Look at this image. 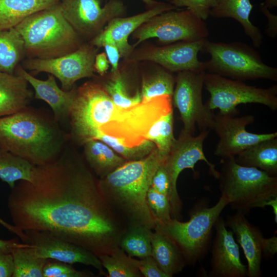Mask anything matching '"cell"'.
Wrapping results in <instances>:
<instances>
[{
	"label": "cell",
	"mask_w": 277,
	"mask_h": 277,
	"mask_svg": "<svg viewBox=\"0 0 277 277\" xmlns=\"http://www.w3.org/2000/svg\"><path fill=\"white\" fill-rule=\"evenodd\" d=\"M228 205L221 195L215 205L200 206L185 222L175 218L166 222L156 221L154 230L166 235L179 248L187 264L194 265L207 254L211 244L212 228L224 209Z\"/></svg>",
	"instance_id": "obj_8"
},
{
	"label": "cell",
	"mask_w": 277,
	"mask_h": 277,
	"mask_svg": "<svg viewBox=\"0 0 277 277\" xmlns=\"http://www.w3.org/2000/svg\"><path fill=\"white\" fill-rule=\"evenodd\" d=\"M253 5L250 0H222L210 9L209 15L214 17H230L243 27L245 34L251 39L253 46L259 48L263 43V35L260 29L250 20Z\"/></svg>",
	"instance_id": "obj_23"
},
{
	"label": "cell",
	"mask_w": 277,
	"mask_h": 277,
	"mask_svg": "<svg viewBox=\"0 0 277 277\" xmlns=\"http://www.w3.org/2000/svg\"><path fill=\"white\" fill-rule=\"evenodd\" d=\"M109 277H141L142 274L121 248L111 254L98 256Z\"/></svg>",
	"instance_id": "obj_35"
},
{
	"label": "cell",
	"mask_w": 277,
	"mask_h": 277,
	"mask_svg": "<svg viewBox=\"0 0 277 277\" xmlns=\"http://www.w3.org/2000/svg\"><path fill=\"white\" fill-rule=\"evenodd\" d=\"M25 243L31 246L34 253L45 259H51L69 264L81 263L91 266L105 275L97 256L87 250L45 231H24Z\"/></svg>",
	"instance_id": "obj_17"
},
{
	"label": "cell",
	"mask_w": 277,
	"mask_h": 277,
	"mask_svg": "<svg viewBox=\"0 0 277 277\" xmlns=\"http://www.w3.org/2000/svg\"><path fill=\"white\" fill-rule=\"evenodd\" d=\"M62 12L84 42L99 34L112 19L124 16L126 6L122 0H109L102 6L100 0H61Z\"/></svg>",
	"instance_id": "obj_14"
},
{
	"label": "cell",
	"mask_w": 277,
	"mask_h": 277,
	"mask_svg": "<svg viewBox=\"0 0 277 277\" xmlns=\"http://www.w3.org/2000/svg\"><path fill=\"white\" fill-rule=\"evenodd\" d=\"M59 3L32 14L15 27L24 41L27 58L59 57L84 43L64 16Z\"/></svg>",
	"instance_id": "obj_4"
},
{
	"label": "cell",
	"mask_w": 277,
	"mask_h": 277,
	"mask_svg": "<svg viewBox=\"0 0 277 277\" xmlns=\"http://www.w3.org/2000/svg\"><path fill=\"white\" fill-rule=\"evenodd\" d=\"M277 252V237L275 234L270 238H263L262 254L266 258L273 256Z\"/></svg>",
	"instance_id": "obj_46"
},
{
	"label": "cell",
	"mask_w": 277,
	"mask_h": 277,
	"mask_svg": "<svg viewBox=\"0 0 277 277\" xmlns=\"http://www.w3.org/2000/svg\"><path fill=\"white\" fill-rule=\"evenodd\" d=\"M234 159L241 166L256 168L271 176H276L277 138L261 141L243 151Z\"/></svg>",
	"instance_id": "obj_27"
},
{
	"label": "cell",
	"mask_w": 277,
	"mask_h": 277,
	"mask_svg": "<svg viewBox=\"0 0 277 277\" xmlns=\"http://www.w3.org/2000/svg\"><path fill=\"white\" fill-rule=\"evenodd\" d=\"M30 246H31L27 243L23 242H19L17 239L8 240L0 239V251L6 252L11 253L15 249Z\"/></svg>",
	"instance_id": "obj_47"
},
{
	"label": "cell",
	"mask_w": 277,
	"mask_h": 277,
	"mask_svg": "<svg viewBox=\"0 0 277 277\" xmlns=\"http://www.w3.org/2000/svg\"><path fill=\"white\" fill-rule=\"evenodd\" d=\"M270 206L272 207L274 215V222L277 223V197L268 201L266 203V206Z\"/></svg>",
	"instance_id": "obj_49"
},
{
	"label": "cell",
	"mask_w": 277,
	"mask_h": 277,
	"mask_svg": "<svg viewBox=\"0 0 277 277\" xmlns=\"http://www.w3.org/2000/svg\"><path fill=\"white\" fill-rule=\"evenodd\" d=\"M260 9L267 19V24L265 32L270 37L277 36V16L271 13L263 3L260 5Z\"/></svg>",
	"instance_id": "obj_44"
},
{
	"label": "cell",
	"mask_w": 277,
	"mask_h": 277,
	"mask_svg": "<svg viewBox=\"0 0 277 277\" xmlns=\"http://www.w3.org/2000/svg\"><path fill=\"white\" fill-rule=\"evenodd\" d=\"M145 140L153 143L159 153L167 156L175 140L173 135V110L160 117L151 125L145 135Z\"/></svg>",
	"instance_id": "obj_34"
},
{
	"label": "cell",
	"mask_w": 277,
	"mask_h": 277,
	"mask_svg": "<svg viewBox=\"0 0 277 277\" xmlns=\"http://www.w3.org/2000/svg\"><path fill=\"white\" fill-rule=\"evenodd\" d=\"M8 207L19 229L48 232L98 256L120 248L128 226L103 195L84 157L68 148L35 166L30 181L12 188Z\"/></svg>",
	"instance_id": "obj_1"
},
{
	"label": "cell",
	"mask_w": 277,
	"mask_h": 277,
	"mask_svg": "<svg viewBox=\"0 0 277 277\" xmlns=\"http://www.w3.org/2000/svg\"><path fill=\"white\" fill-rule=\"evenodd\" d=\"M0 224L10 232L16 235L23 242H25L27 236L24 231L19 229L14 225L10 224L0 217Z\"/></svg>",
	"instance_id": "obj_48"
},
{
	"label": "cell",
	"mask_w": 277,
	"mask_h": 277,
	"mask_svg": "<svg viewBox=\"0 0 277 277\" xmlns=\"http://www.w3.org/2000/svg\"><path fill=\"white\" fill-rule=\"evenodd\" d=\"M225 224L232 230L242 248L248 264L247 276L260 277L264 238L262 232L248 221L245 214L239 212L228 215Z\"/></svg>",
	"instance_id": "obj_21"
},
{
	"label": "cell",
	"mask_w": 277,
	"mask_h": 277,
	"mask_svg": "<svg viewBox=\"0 0 277 277\" xmlns=\"http://www.w3.org/2000/svg\"><path fill=\"white\" fill-rule=\"evenodd\" d=\"M109 95L114 104L122 108H128L142 102L140 91L130 94L128 85L120 66L117 71L110 72V76L103 82H98Z\"/></svg>",
	"instance_id": "obj_30"
},
{
	"label": "cell",
	"mask_w": 277,
	"mask_h": 277,
	"mask_svg": "<svg viewBox=\"0 0 277 277\" xmlns=\"http://www.w3.org/2000/svg\"><path fill=\"white\" fill-rule=\"evenodd\" d=\"M98 50V48L89 42H84L74 51L59 57L27 58L22 66L34 74L46 72L53 75L60 81L62 89L69 91L79 80L96 76L94 62Z\"/></svg>",
	"instance_id": "obj_13"
},
{
	"label": "cell",
	"mask_w": 277,
	"mask_h": 277,
	"mask_svg": "<svg viewBox=\"0 0 277 277\" xmlns=\"http://www.w3.org/2000/svg\"><path fill=\"white\" fill-rule=\"evenodd\" d=\"M252 115L235 116L213 114L210 129L219 137L215 155L226 159L235 157L245 150L263 141L277 137V132L258 134L249 132L246 127L254 121Z\"/></svg>",
	"instance_id": "obj_15"
},
{
	"label": "cell",
	"mask_w": 277,
	"mask_h": 277,
	"mask_svg": "<svg viewBox=\"0 0 277 277\" xmlns=\"http://www.w3.org/2000/svg\"><path fill=\"white\" fill-rule=\"evenodd\" d=\"M177 8L167 2H160L155 6L144 12L129 17H117L112 19L103 30L89 43L100 48L105 42H110L117 47L121 57L127 58L134 49L129 44L128 37L141 25L153 16L162 12L176 9Z\"/></svg>",
	"instance_id": "obj_18"
},
{
	"label": "cell",
	"mask_w": 277,
	"mask_h": 277,
	"mask_svg": "<svg viewBox=\"0 0 277 277\" xmlns=\"http://www.w3.org/2000/svg\"><path fill=\"white\" fill-rule=\"evenodd\" d=\"M222 0H208L210 8H213L216 6Z\"/></svg>",
	"instance_id": "obj_52"
},
{
	"label": "cell",
	"mask_w": 277,
	"mask_h": 277,
	"mask_svg": "<svg viewBox=\"0 0 277 277\" xmlns=\"http://www.w3.org/2000/svg\"><path fill=\"white\" fill-rule=\"evenodd\" d=\"M83 146L84 158L98 179L106 176L127 161L101 141L91 140Z\"/></svg>",
	"instance_id": "obj_25"
},
{
	"label": "cell",
	"mask_w": 277,
	"mask_h": 277,
	"mask_svg": "<svg viewBox=\"0 0 277 277\" xmlns=\"http://www.w3.org/2000/svg\"><path fill=\"white\" fill-rule=\"evenodd\" d=\"M110 64L105 52L97 53L94 62V72L100 76H104L109 68Z\"/></svg>",
	"instance_id": "obj_45"
},
{
	"label": "cell",
	"mask_w": 277,
	"mask_h": 277,
	"mask_svg": "<svg viewBox=\"0 0 277 277\" xmlns=\"http://www.w3.org/2000/svg\"><path fill=\"white\" fill-rule=\"evenodd\" d=\"M29 84L15 73H0V117L28 106L33 97Z\"/></svg>",
	"instance_id": "obj_22"
},
{
	"label": "cell",
	"mask_w": 277,
	"mask_h": 277,
	"mask_svg": "<svg viewBox=\"0 0 277 277\" xmlns=\"http://www.w3.org/2000/svg\"><path fill=\"white\" fill-rule=\"evenodd\" d=\"M34 167L22 158L0 149V179L11 189L17 182L30 181Z\"/></svg>",
	"instance_id": "obj_31"
},
{
	"label": "cell",
	"mask_w": 277,
	"mask_h": 277,
	"mask_svg": "<svg viewBox=\"0 0 277 277\" xmlns=\"http://www.w3.org/2000/svg\"><path fill=\"white\" fill-rule=\"evenodd\" d=\"M164 161L160 165L153 175L151 187L156 191L166 195L169 199L171 182Z\"/></svg>",
	"instance_id": "obj_41"
},
{
	"label": "cell",
	"mask_w": 277,
	"mask_h": 277,
	"mask_svg": "<svg viewBox=\"0 0 277 277\" xmlns=\"http://www.w3.org/2000/svg\"><path fill=\"white\" fill-rule=\"evenodd\" d=\"M166 157L155 147L145 157L126 161L98 179L106 200L128 227L139 225L154 229L156 219L148 205L147 194L153 175Z\"/></svg>",
	"instance_id": "obj_3"
},
{
	"label": "cell",
	"mask_w": 277,
	"mask_h": 277,
	"mask_svg": "<svg viewBox=\"0 0 277 277\" xmlns=\"http://www.w3.org/2000/svg\"><path fill=\"white\" fill-rule=\"evenodd\" d=\"M61 0H0V30L15 28L29 16Z\"/></svg>",
	"instance_id": "obj_26"
},
{
	"label": "cell",
	"mask_w": 277,
	"mask_h": 277,
	"mask_svg": "<svg viewBox=\"0 0 277 277\" xmlns=\"http://www.w3.org/2000/svg\"><path fill=\"white\" fill-rule=\"evenodd\" d=\"M14 73L24 78L32 86L35 99L43 100L49 105L55 120L59 124L68 121L76 88L64 90L58 87L53 75L48 74L45 80L38 79L20 65L16 67Z\"/></svg>",
	"instance_id": "obj_20"
},
{
	"label": "cell",
	"mask_w": 277,
	"mask_h": 277,
	"mask_svg": "<svg viewBox=\"0 0 277 277\" xmlns=\"http://www.w3.org/2000/svg\"><path fill=\"white\" fill-rule=\"evenodd\" d=\"M171 4L176 7H186L200 18L205 21L210 16L208 0H172Z\"/></svg>",
	"instance_id": "obj_39"
},
{
	"label": "cell",
	"mask_w": 277,
	"mask_h": 277,
	"mask_svg": "<svg viewBox=\"0 0 277 277\" xmlns=\"http://www.w3.org/2000/svg\"><path fill=\"white\" fill-rule=\"evenodd\" d=\"M68 134L53 114L28 106L0 117V149L18 156L35 166L50 164L62 154Z\"/></svg>",
	"instance_id": "obj_2"
},
{
	"label": "cell",
	"mask_w": 277,
	"mask_h": 277,
	"mask_svg": "<svg viewBox=\"0 0 277 277\" xmlns=\"http://www.w3.org/2000/svg\"><path fill=\"white\" fill-rule=\"evenodd\" d=\"M90 275L75 270L71 264L51 259L47 260L43 269V277H85Z\"/></svg>",
	"instance_id": "obj_38"
},
{
	"label": "cell",
	"mask_w": 277,
	"mask_h": 277,
	"mask_svg": "<svg viewBox=\"0 0 277 277\" xmlns=\"http://www.w3.org/2000/svg\"><path fill=\"white\" fill-rule=\"evenodd\" d=\"M11 254L14 264L12 277H43L47 259L37 256L31 246L15 249Z\"/></svg>",
	"instance_id": "obj_33"
},
{
	"label": "cell",
	"mask_w": 277,
	"mask_h": 277,
	"mask_svg": "<svg viewBox=\"0 0 277 277\" xmlns=\"http://www.w3.org/2000/svg\"><path fill=\"white\" fill-rule=\"evenodd\" d=\"M204 40L179 42L162 46H145L135 48L126 59L136 63H153L172 73L205 71L204 62L199 61L197 57L199 52L202 51Z\"/></svg>",
	"instance_id": "obj_16"
},
{
	"label": "cell",
	"mask_w": 277,
	"mask_h": 277,
	"mask_svg": "<svg viewBox=\"0 0 277 277\" xmlns=\"http://www.w3.org/2000/svg\"><path fill=\"white\" fill-rule=\"evenodd\" d=\"M152 229L143 226H129L120 242V248L131 257L139 259L151 255Z\"/></svg>",
	"instance_id": "obj_32"
},
{
	"label": "cell",
	"mask_w": 277,
	"mask_h": 277,
	"mask_svg": "<svg viewBox=\"0 0 277 277\" xmlns=\"http://www.w3.org/2000/svg\"><path fill=\"white\" fill-rule=\"evenodd\" d=\"M206 71H183L177 73L172 95L179 110L182 130L193 135L196 125L200 131L210 130L213 113L203 104L202 90Z\"/></svg>",
	"instance_id": "obj_11"
},
{
	"label": "cell",
	"mask_w": 277,
	"mask_h": 277,
	"mask_svg": "<svg viewBox=\"0 0 277 277\" xmlns=\"http://www.w3.org/2000/svg\"><path fill=\"white\" fill-rule=\"evenodd\" d=\"M25 56L24 41L15 28L0 30V73H14Z\"/></svg>",
	"instance_id": "obj_28"
},
{
	"label": "cell",
	"mask_w": 277,
	"mask_h": 277,
	"mask_svg": "<svg viewBox=\"0 0 277 277\" xmlns=\"http://www.w3.org/2000/svg\"><path fill=\"white\" fill-rule=\"evenodd\" d=\"M142 1L148 9L151 8L160 3V2L155 0H141Z\"/></svg>",
	"instance_id": "obj_50"
},
{
	"label": "cell",
	"mask_w": 277,
	"mask_h": 277,
	"mask_svg": "<svg viewBox=\"0 0 277 277\" xmlns=\"http://www.w3.org/2000/svg\"><path fill=\"white\" fill-rule=\"evenodd\" d=\"M209 131V130L202 131L199 135L194 136L182 130L164 161L171 182L169 200L172 218L182 219V202L177 190V181L183 170L190 168L194 171L195 164L203 161L208 165L210 173L214 178L218 177L219 172L216 170L215 165L208 160L203 151L204 142Z\"/></svg>",
	"instance_id": "obj_12"
},
{
	"label": "cell",
	"mask_w": 277,
	"mask_h": 277,
	"mask_svg": "<svg viewBox=\"0 0 277 277\" xmlns=\"http://www.w3.org/2000/svg\"><path fill=\"white\" fill-rule=\"evenodd\" d=\"M127 108L115 105L103 86L88 81L76 88L69 116V139L79 145L94 140L99 130L114 126L125 117Z\"/></svg>",
	"instance_id": "obj_5"
},
{
	"label": "cell",
	"mask_w": 277,
	"mask_h": 277,
	"mask_svg": "<svg viewBox=\"0 0 277 277\" xmlns=\"http://www.w3.org/2000/svg\"><path fill=\"white\" fill-rule=\"evenodd\" d=\"M263 4L267 8H272L276 7L277 0H265Z\"/></svg>",
	"instance_id": "obj_51"
},
{
	"label": "cell",
	"mask_w": 277,
	"mask_h": 277,
	"mask_svg": "<svg viewBox=\"0 0 277 277\" xmlns=\"http://www.w3.org/2000/svg\"><path fill=\"white\" fill-rule=\"evenodd\" d=\"M101 47L104 48L105 53L111 66L110 72H115L119 68L120 53L115 45L110 42L103 43Z\"/></svg>",
	"instance_id": "obj_42"
},
{
	"label": "cell",
	"mask_w": 277,
	"mask_h": 277,
	"mask_svg": "<svg viewBox=\"0 0 277 277\" xmlns=\"http://www.w3.org/2000/svg\"><path fill=\"white\" fill-rule=\"evenodd\" d=\"M214 227L215 235L211 247V270L212 277H245L247 268L240 259L239 245L233 233L226 228L225 222L220 216Z\"/></svg>",
	"instance_id": "obj_19"
},
{
	"label": "cell",
	"mask_w": 277,
	"mask_h": 277,
	"mask_svg": "<svg viewBox=\"0 0 277 277\" xmlns=\"http://www.w3.org/2000/svg\"><path fill=\"white\" fill-rule=\"evenodd\" d=\"M204 85L210 97L206 103L208 109H218L223 114L236 116V107L241 104L255 103L277 109V86L268 88L247 85L241 81L205 72Z\"/></svg>",
	"instance_id": "obj_9"
},
{
	"label": "cell",
	"mask_w": 277,
	"mask_h": 277,
	"mask_svg": "<svg viewBox=\"0 0 277 277\" xmlns=\"http://www.w3.org/2000/svg\"><path fill=\"white\" fill-rule=\"evenodd\" d=\"M147 202L156 221L166 222L171 219L169 200L166 195L150 187L147 194Z\"/></svg>",
	"instance_id": "obj_37"
},
{
	"label": "cell",
	"mask_w": 277,
	"mask_h": 277,
	"mask_svg": "<svg viewBox=\"0 0 277 277\" xmlns=\"http://www.w3.org/2000/svg\"><path fill=\"white\" fill-rule=\"evenodd\" d=\"M14 271L11 253L0 251V277H11Z\"/></svg>",
	"instance_id": "obj_43"
},
{
	"label": "cell",
	"mask_w": 277,
	"mask_h": 277,
	"mask_svg": "<svg viewBox=\"0 0 277 277\" xmlns=\"http://www.w3.org/2000/svg\"><path fill=\"white\" fill-rule=\"evenodd\" d=\"M95 140L103 142L127 161L141 159L155 147L154 144L148 140H145L138 146L128 147L117 138L104 134H99Z\"/></svg>",
	"instance_id": "obj_36"
},
{
	"label": "cell",
	"mask_w": 277,
	"mask_h": 277,
	"mask_svg": "<svg viewBox=\"0 0 277 277\" xmlns=\"http://www.w3.org/2000/svg\"><path fill=\"white\" fill-rule=\"evenodd\" d=\"M209 34L205 21L189 9L171 10L156 15L131 34L135 49L145 41L155 38L163 45L176 42H193L206 38Z\"/></svg>",
	"instance_id": "obj_10"
},
{
	"label": "cell",
	"mask_w": 277,
	"mask_h": 277,
	"mask_svg": "<svg viewBox=\"0 0 277 277\" xmlns=\"http://www.w3.org/2000/svg\"><path fill=\"white\" fill-rule=\"evenodd\" d=\"M154 64L152 71L142 77L140 91L143 102L163 95L172 96L173 92L175 77L173 73Z\"/></svg>",
	"instance_id": "obj_29"
},
{
	"label": "cell",
	"mask_w": 277,
	"mask_h": 277,
	"mask_svg": "<svg viewBox=\"0 0 277 277\" xmlns=\"http://www.w3.org/2000/svg\"><path fill=\"white\" fill-rule=\"evenodd\" d=\"M217 179L221 195L231 208L246 214L254 208H264L277 197V177L254 167L238 164L234 157L223 159Z\"/></svg>",
	"instance_id": "obj_6"
},
{
	"label": "cell",
	"mask_w": 277,
	"mask_h": 277,
	"mask_svg": "<svg viewBox=\"0 0 277 277\" xmlns=\"http://www.w3.org/2000/svg\"><path fill=\"white\" fill-rule=\"evenodd\" d=\"M132 263L145 277H167L151 256L137 260L130 256Z\"/></svg>",
	"instance_id": "obj_40"
},
{
	"label": "cell",
	"mask_w": 277,
	"mask_h": 277,
	"mask_svg": "<svg viewBox=\"0 0 277 277\" xmlns=\"http://www.w3.org/2000/svg\"><path fill=\"white\" fill-rule=\"evenodd\" d=\"M202 51L210 55L205 71L239 81H277V68L265 63L253 48L244 43L215 42L204 39Z\"/></svg>",
	"instance_id": "obj_7"
},
{
	"label": "cell",
	"mask_w": 277,
	"mask_h": 277,
	"mask_svg": "<svg viewBox=\"0 0 277 277\" xmlns=\"http://www.w3.org/2000/svg\"><path fill=\"white\" fill-rule=\"evenodd\" d=\"M165 1V2H167V3H170L172 1V0H163Z\"/></svg>",
	"instance_id": "obj_53"
},
{
	"label": "cell",
	"mask_w": 277,
	"mask_h": 277,
	"mask_svg": "<svg viewBox=\"0 0 277 277\" xmlns=\"http://www.w3.org/2000/svg\"><path fill=\"white\" fill-rule=\"evenodd\" d=\"M151 234V256L167 277L181 272L187 264L185 259L174 243L159 230Z\"/></svg>",
	"instance_id": "obj_24"
}]
</instances>
